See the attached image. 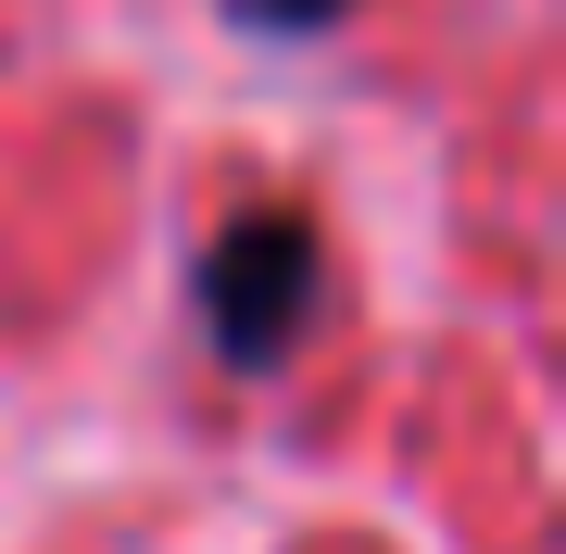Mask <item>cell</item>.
<instances>
[{
	"mask_svg": "<svg viewBox=\"0 0 566 554\" xmlns=\"http://www.w3.org/2000/svg\"><path fill=\"white\" fill-rule=\"evenodd\" d=\"M240 25H277V39H315V25H340L353 0H227Z\"/></svg>",
	"mask_w": 566,
	"mask_h": 554,
	"instance_id": "2",
	"label": "cell"
},
{
	"mask_svg": "<svg viewBox=\"0 0 566 554\" xmlns=\"http://www.w3.org/2000/svg\"><path fill=\"white\" fill-rule=\"evenodd\" d=\"M202 315H214L227 366H277V353L303 341V315H315V227L290 202L240 215L214 240V265H202Z\"/></svg>",
	"mask_w": 566,
	"mask_h": 554,
	"instance_id": "1",
	"label": "cell"
}]
</instances>
